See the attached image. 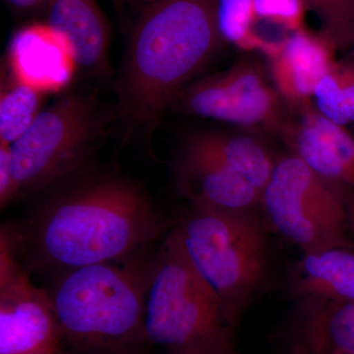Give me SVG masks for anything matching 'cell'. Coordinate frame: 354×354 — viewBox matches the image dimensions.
Instances as JSON below:
<instances>
[{"instance_id":"6da1fadb","label":"cell","mask_w":354,"mask_h":354,"mask_svg":"<svg viewBox=\"0 0 354 354\" xmlns=\"http://www.w3.org/2000/svg\"><path fill=\"white\" fill-rule=\"evenodd\" d=\"M116 79L121 142L152 140L165 113L225 43L215 0H132Z\"/></svg>"},{"instance_id":"7a4b0ae2","label":"cell","mask_w":354,"mask_h":354,"mask_svg":"<svg viewBox=\"0 0 354 354\" xmlns=\"http://www.w3.org/2000/svg\"><path fill=\"white\" fill-rule=\"evenodd\" d=\"M38 220L36 259L69 270L123 259L165 227L145 189L113 174L79 179L53 198Z\"/></svg>"},{"instance_id":"3957f363","label":"cell","mask_w":354,"mask_h":354,"mask_svg":"<svg viewBox=\"0 0 354 354\" xmlns=\"http://www.w3.org/2000/svg\"><path fill=\"white\" fill-rule=\"evenodd\" d=\"M235 327L215 290L191 262L174 228L149 272L146 341L167 354H239Z\"/></svg>"},{"instance_id":"277c9868","label":"cell","mask_w":354,"mask_h":354,"mask_svg":"<svg viewBox=\"0 0 354 354\" xmlns=\"http://www.w3.org/2000/svg\"><path fill=\"white\" fill-rule=\"evenodd\" d=\"M149 272L114 262L69 270L50 295L62 342L80 354H135Z\"/></svg>"},{"instance_id":"5b68a950","label":"cell","mask_w":354,"mask_h":354,"mask_svg":"<svg viewBox=\"0 0 354 354\" xmlns=\"http://www.w3.org/2000/svg\"><path fill=\"white\" fill-rule=\"evenodd\" d=\"M177 230L191 262L237 326L269 272V245L257 212L193 207Z\"/></svg>"},{"instance_id":"8992f818","label":"cell","mask_w":354,"mask_h":354,"mask_svg":"<svg viewBox=\"0 0 354 354\" xmlns=\"http://www.w3.org/2000/svg\"><path fill=\"white\" fill-rule=\"evenodd\" d=\"M113 120L95 95L77 91L43 109L9 145L16 199L75 176L106 138Z\"/></svg>"},{"instance_id":"52a82bcc","label":"cell","mask_w":354,"mask_h":354,"mask_svg":"<svg viewBox=\"0 0 354 354\" xmlns=\"http://www.w3.org/2000/svg\"><path fill=\"white\" fill-rule=\"evenodd\" d=\"M261 207L277 232L304 252L353 246L348 200L293 153L276 160Z\"/></svg>"},{"instance_id":"ba28073f","label":"cell","mask_w":354,"mask_h":354,"mask_svg":"<svg viewBox=\"0 0 354 354\" xmlns=\"http://www.w3.org/2000/svg\"><path fill=\"white\" fill-rule=\"evenodd\" d=\"M264 66L252 57L239 58L225 71L193 81L171 109L283 136L290 124L288 106Z\"/></svg>"},{"instance_id":"9c48e42d","label":"cell","mask_w":354,"mask_h":354,"mask_svg":"<svg viewBox=\"0 0 354 354\" xmlns=\"http://www.w3.org/2000/svg\"><path fill=\"white\" fill-rule=\"evenodd\" d=\"M0 276V354L58 353L62 335L53 299L16 264L3 237Z\"/></svg>"},{"instance_id":"30bf717a","label":"cell","mask_w":354,"mask_h":354,"mask_svg":"<svg viewBox=\"0 0 354 354\" xmlns=\"http://www.w3.org/2000/svg\"><path fill=\"white\" fill-rule=\"evenodd\" d=\"M281 138L293 155L337 188L348 200L354 225V137L313 106L297 109Z\"/></svg>"},{"instance_id":"8fae6325","label":"cell","mask_w":354,"mask_h":354,"mask_svg":"<svg viewBox=\"0 0 354 354\" xmlns=\"http://www.w3.org/2000/svg\"><path fill=\"white\" fill-rule=\"evenodd\" d=\"M335 51L322 35L302 29L279 41L267 55L272 83L290 108L311 106L317 86L337 62Z\"/></svg>"},{"instance_id":"7c38bea8","label":"cell","mask_w":354,"mask_h":354,"mask_svg":"<svg viewBox=\"0 0 354 354\" xmlns=\"http://www.w3.org/2000/svg\"><path fill=\"white\" fill-rule=\"evenodd\" d=\"M177 187L192 207L220 211H256L262 192L232 167L180 150L174 162Z\"/></svg>"},{"instance_id":"4fadbf2b","label":"cell","mask_w":354,"mask_h":354,"mask_svg":"<svg viewBox=\"0 0 354 354\" xmlns=\"http://www.w3.org/2000/svg\"><path fill=\"white\" fill-rule=\"evenodd\" d=\"M46 23L64 39L75 66L104 73L108 69L111 29L97 0H48Z\"/></svg>"},{"instance_id":"5bb4252c","label":"cell","mask_w":354,"mask_h":354,"mask_svg":"<svg viewBox=\"0 0 354 354\" xmlns=\"http://www.w3.org/2000/svg\"><path fill=\"white\" fill-rule=\"evenodd\" d=\"M291 293L302 302L354 304L353 246L304 252L290 274Z\"/></svg>"},{"instance_id":"9a60e30c","label":"cell","mask_w":354,"mask_h":354,"mask_svg":"<svg viewBox=\"0 0 354 354\" xmlns=\"http://www.w3.org/2000/svg\"><path fill=\"white\" fill-rule=\"evenodd\" d=\"M6 58L26 81L44 91L64 85L69 76L66 44L46 22L16 32Z\"/></svg>"},{"instance_id":"2e32d148","label":"cell","mask_w":354,"mask_h":354,"mask_svg":"<svg viewBox=\"0 0 354 354\" xmlns=\"http://www.w3.org/2000/svg\"><path fill=\"white\" fill-rule=\"evenodd\" d=\"M181 151L228 165L246 177L262 194L276 162L262 141L245 135L195 133L184 141Z\"/></svg>"},{"instance_id":"e0dca14e","label":"cell","mask_w":354,"mask_h":354,"mask_svg":"<svg viewBox=\"0 0 354 354\" xmlns=\"http://www.w3.org/2000/svg\"><path fill=\"white\" fill-rule=\"evenodd\" d=\"M304 344L310 353L354 354V304L304 302Z\"/></svg>"},{"instance_id":"ac0fdd59","label":"cell","mask_w":354,"mask_h":354,"mask_svg":"<svg viewBox=\"0 0 354 354\" xmlns=\"http://www.w3.org/2000/svg\"><path fill=\"white\" fill-rule=\"evenodd\" d=\"M46 91L26 81L4 59L0 88V143L11 145L22 136L41 111Z\"/></svg>"},{"instance_id":"d6986e66","label":"cell","mask_w":354,"mask_h":354,"mask_svg":"<svg viewBox=\"0 0 354 354\" xmlns=\"http://www.w3.org/2000/svg\"><path fill=\"white\" fill-rule=\"evenodd\" d=\"M216 24L221 38L242 50L269 55L279 41H266L255 32L259 21L254 0H215Z\"/></svg>"},{"instance_id":"ffe728a7","label":"cell","mask_w":354,"mask_h":354,"mask_svg":"<svg viewBox=\"0 0 354 354\" xmlns=\"http://www.w3.org/2000/svg\"><path fill=\"white\" fill-rule=\"evenodd\" d=\"M317 111L346 127L354 123V60L335 62L316 87Z\"/></svg>"},{"instance_id":"44dd1931","label":"cell","mask_w":354,"mask_h":354,"mask_svg":"<svg viewBox=\"0 0 354 354\" xmlns=\"http://www.w3.org/2000/svg\"><path fill=\"white\" fill-rule=\"evenodd\" d=\"M321 23L320 34L337 50L354 53V0H304Z\"/></svg>"},{"instance_id":"7402d4cb","label":"cell","mask_w":354,"mask_h":354,"mask_svg":"<svg viewBox=\"0 0 354 354\" xmlns=\"http://www.w3.org/2000/svg\"><path fill=\"white\" fill-rule=\"evenodd\" d=\"M258 19L291 32L304 29L307 7L304 0H254Z\"/></svg>"},{"instance_id":"603a6c76","label":"cell","mask_w":354,"mask_h":354,"mask_svg":"<svg viewBox=\"0 0 354 354\" xmlns=\"http://www.w3.org/2000/svg\"><path fill=\"white\" fill-rule=\"evenodd\" d=\"M16 199L15 183L11 169L10 150L7 144L0 143V205L6 208Z\"/></svg>"},{"instance_id":"cb8c5ba5","label":"cell","mask_w":354,"mask_h":354,"mask_svg":"<svg viewBox=\"0 0 354 354\" xmlns=\"http://www.w3.org/2000/svg\"><path fill=\"white\" fill-rule=\"evenodd\" d=\"M12 10L18 13H27L46 7L48 0H6Z\"/></svg>"},{"instance_id":"d4e9b609","label":"cell","mask_w":354,"mask_h":354,"mask_svg":"<svg viewBox=\"0 0 354 354\" xmlns=\"http://www.w3.org/2000/svg\"><path fill=\"white\" fill-rule=\"evenodd\" d=\"M295 354H313V353H309L308 351H305V349L299 348L297 349V351H295ZM320 354H344L342 353H320Z\"/></svg>"},{"instance_id":"484cf974","label":"cell","mask_w":354,"mask_h":354,"mask_svg":"<svg viewBox=\"0 0 354 354\" xmlns=\"http://www.w3.org/2000/svg\"><path fill=\"white\" fill-rule=\"evenodd\" d=\"M113 1L115 4L116 8H121L124 6L125 0H113Z\"/></svg>"},{"instance_id":"4316f807","label":"cell","mask_w":354,"mask_h":354,"mask_svg":"<svg viewBox=\"0 0 354 354\" xmlns=\"http://www.w3.org/2000/svg\"><path fill=\"white\" fill-rule=\"evenodd\" d=\"M55 354H69V353H62V351H58V353H55Z\"/></svg>"}]
</instances>
